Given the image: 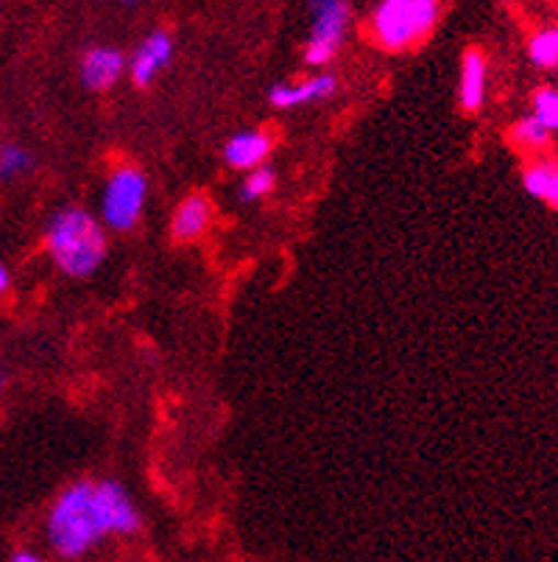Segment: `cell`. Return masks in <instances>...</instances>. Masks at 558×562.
<instances>
[{"mask_svg":"<svg viewBox=\"0 0 558 562\" xmlns=\"http://www.w3.org/2000/svg\"><path fill=\"white\" fill-rule=\"evenodd\" d=\"M7 289H9V272L0 266V294H3Z\"/></svg>","mask_w":558,"mask_h":562,"instance_id":"cell-20","label":"cell"},{"mask_svg":"<svg viewBox=\"0 0 558 562\" xmlns=\"http://www.w3.org/2000/svg\"><path fill=\"white\" fill-rule=\"evenodd\" d=\"M274 182H276V177L271 168H258V171L249 173V180L243 182V199H249V202H252V199L265 196V193H271Z\"/></svg>","mask_w":558,"mask_h":562,"instance_id":"cell-18","label":"cell"},{"mask_svg":"<svg viewBox=\"0 0 558 562\" xmlns=\"http://www.w3.org/2000/svg\"><path fill=\"white\" fill-rule=\"evenodd\" d=\"M12 562H43V560H39V557H34V554H29V551H20V554L14 557Z\"/></svg>","mask_w":558,"mask_h":562,"instance_id":"cell-19","label":"cell"},{"mask_svg":"<svg viewBox=\"0 0 558 562\" xmlns=\"http://www.w3.org/2000/svg\"><path fill=\"white\" fill-rule=\"evenodd\" d=\"M209 216H213V211H209L207 199L204 196L184 199V202L176 207V213H173V224H171L173 235H176L179 241H193V238H198V235L207 229Z\"/></svg>","mask_w":558,"mask_h":562,"instance_id":"cell-12","label":"cell"},{"mask_svg":"<svg viewBox=\"0 0 558 562\" xmlns=\"http://www.w3.org/2000/svg\"><path fill=\"white\" fill-rule=\"evenodd\" d=\"M332 93H335V76L321 74L314 76V79L299 81V85H276L274 90H271V104L291 110V106L330 99Z\"/></svg>","mask_w":558,"mask_h":562,"instance_id":"cell-9","label":"cell"},{"mask_svg":"<svg viewBox=\"0 0 558 562\" xmlns=\"http://www.w3.org/2000/svg\"><path fill=\"white\" fill-rule=\"evenodd\" d=\"M531 63L542 70L558 68V25L542 29L534 40L528 43Z\"/></svg>","mask_w":558,"mask_h":562,"instance_id":"cell-14","label":"cell"},{"mask_svg":"<svg viewBox=\"0 0 558 562\" xmlns=\"http://www.w3.org/2000/svg\"><path fill=\"white\" fill-rule=\"evenodd\" d=\"M522 186L539 202H547L558 211V162L534 160L522 171Z\"/></svg>","mask_w":558,"mask_h":562,"instance_id":"cell-13","label":"cell"},{"mask_svg":"<svg viewBox=\"0 0 558 562\" xmlns=\"http://www.w3.org/2000/svg\"><path fill=\"white\" fill-rule=\"evenodd\" d=\"M48 538L61 557H81L104 538L92 507V484H73L56 498L48 518Z\"/></svg>","mask_w":558,"mask_h":562,"instance_id":"cell-2","label":"cell"},{"mask_svg":"<svg viewBox=\"0 0 558 562\" xmlns=\"http://www.w3.org/2000/svg\"><path fill=\"white\" fill-rule=\"evenodd\" d=\"M439 20V0H380L372 14V34L388 50L411 48Z\"/></svg>","mask_w":558,"mask_h":562,"instance_id":"cell-3","label":"cell"},{"mask_svg":"<svg viewBox=\"0 0 558 562\" xmlns=\"http://www.w3.org/2000/svg\"><path fill=\"white\" fill-rule=\"evenodd\" d=\"M48 252L68 278H90L106 258V238L95 216L81 207H65L48 224Z\"/></svg>","mask_w":558,"mask_h":562,"instance_id":"cell-1","label":"cell"},{"mask_svg":"<svg viewBox=\"0 0 558 562\" xmlns=\"http://www.w3.org/2000/svg\"><path fill=\"white\" fill-rule=\"evenodd\" d=\"M92 507L104 535H135L140 529V515L121 484H92Z\"/></svg>","mask_w":558,"mask_h":562,"instance_id":"cell-6","label":"cell"},{"mask_svg":"<svg viewBox=\"0 0 558 562\" xmlns=\"http://www.w3.org/2000/svg\"><path fill=\"white\" fill-rule=\"evenodd\" d=\"M460 106L467 112H475L486 101V56L480 50H467L460 63Z\"/></svg>","mask_w":558,"mask_h":562,"instance_id":"cell-10","label":"cell"},{"mask_svg":"<svg viewBox=\"0 0 558 562\" xmlns=\"http://www.w3.org/2000/svg\"><path fill=\"white\" fill-rule=\"evenodd\" d=\"M314 29L307 40L305 59L310 65H327L341 48L350 25V3L346 0H310Z\"/></svg>","mask_w":558,"mask_h":562,"instance_id":"cell-5","label":"cell"},{"mask_svg":"<svg viewBox=\"0 0 558 562\" xmlns=\"http://www.w3.org/2000/svg\"><path fill=\"white\" fill-rule=\"evenodd\" d=\"M126 3H132V0H126Z\"/></svg>","mask_w":558,"mask_h":562,"instance_id":"cell-22","label":"cell"},{"mask_svg":"<svg viewBox=\"0 0 558 562\" xmlns=\"http://www.w3.org/2000/svg\"><path fill=\"white\" fill-rule=\"evenodd\" d=\"M550 135L553 132H547L534 115L520 117V121L511 126V140H514L520 149H531V151L545 149L547 143H550Z\"/></svg>","mask_w":558,"mask_h":562,"instance_id":"cell-15","label":"cell"},{"mask_svg":"<svg viewBox=\"0 0 558 562\" xmlns=\"http://www.w3.org/2000/svg\"><path fill=\"white\" fill-rule=\"evenodd\" d=\"M534 117L547 132H558V90L539 87L534 93Z\"/></svg>","mask_w":558,"mask_h":562,"instance_id":"cell-16","label":"cell"},{"mask_svg":"<svg viewBox=\"0 0 558 562\" xmlns=\"http://www.w3.org/2000/svg\"><path fill=\"white\" fill-rule=\"evenodd\" d=\"M173 54V40L168 32H153L132 56V79L137 87L151 85V79L168 65Z\"/></svg>","mask_w":558,"mask_h":562,"instance_id":"cell-8","label":"cell"},{"mask_svg":"<svg viewBox=\"0 0 558 562\" xmlns=\"http://www.w3.org/2000/svg\"><path fill=\"white\" fill-rule=\"evenodd\" d=\"M271 137L265 132H240L227 143L224 157L232 168H260V162L269 157Z\"/></svg>","mask_w":558,"mask_h":562,"instance_id":"cell-11","label":"cell"},{"mask_svg":"<svg viewBox=\"0 0 558 562\" xmlns=\"http://www.w3.org/2000/svg\"><path fill=\"white\" fill-rule=\"evenodd\" d=\"M146 191L148 186L143 171L132 166L117 168L106 182L104 199H101V218H104L106 227L115 229V233H129L140 218Z\"/></svg>","mask_w":558,"mask_h":562,"instance_id":"cell-4","label":"cell"},{"mask_svg":"<svg viewBox=\"0 0 558 562\" xmlns=\"http://www.w3.org/2000/svg\"><path fill=\"white\" fill-rule=\"evenodd\" d=\"M29 166L31 155L25 149H20V146H3V149H0V173H3V177H18V173H23Z\"/></svg>","mask_w":558,"mask_h":562,"instance_id":"cell-17","label":"cell"},{"mask_svg":"<svg viewBox=\"0 0 558 562\" xmlns=\"http://www.w3.org/2000/svg\"><path fill=\"white\" fill-rule=\"evenodd\" d=\"M0 390H3V375H0Z\"/></svg>","mask_w":558,"mask_h":562,"instance_id":"cell-21","label":"cell"},{"mask_svg":"<svg viewBox=\"0 0 558 562\" xmlns=\"http://www.w3.org/2000/svg\"><path fill=\"white\" fill-rule=\"evenodd\" d=\"M123 68H126V59L117 48H92L81 59V81H84L87 90L101 93L121 79Z\"/></svg>","mask_w":558,"mask_h":562,"instance_id":"cell-7","label":"cell"}]
</instances>
